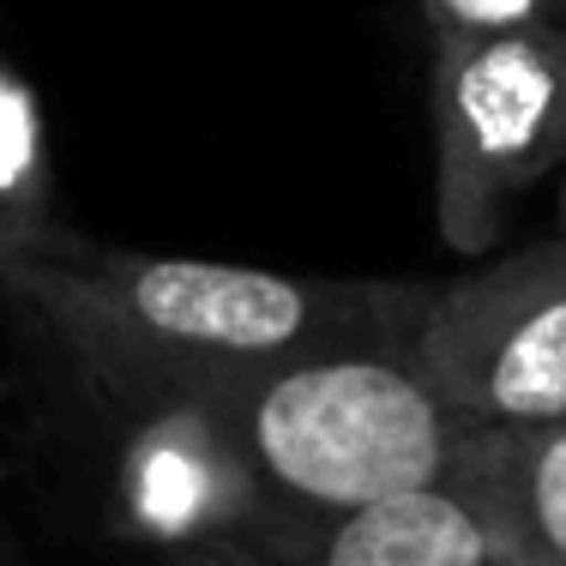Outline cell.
Wrapping results in <instances>:
<instances>
[{
	"label": "cell",
	"instance_id": "obj_6",
	"mask_svg": "<svg viewBox=\"0 0 566 566\" xmlns=\"http://www.w3.org/2000/svg\"><path fill=\"white\" fill-rule=\"evenodd\" d=\"M447 482L482 512L512 566H566V416L464 428Z\"/></svg>",
	"mask_w": 566,
	"mask_h": 566
},
{
	"label": "cell",
	"instance_id": "obj_3",
	"mask_svg": "<svg viewBox=\"0 0 566 566\" xmlns=\"http://www.w3.org/2000/svg\"><path fill=\"white\" fill-rule=\"evenodd\" d=\"M97 428V501L164 566H295L314 518L277 501L199 392H78Z\"/></svg>",
	"mask_w": 566,
	"mask_h": 566
},
{
	"label": "cell",
	"instance_id": "obj_2",
	"mask_svg": "<svg viewBox=\"0 0 566 566\" xmlns=\"http://www.w3.org/2000/svg\"><path fill=\"white\" fill-rule=\"evenodd\" d=\"M223 416L277 501L307 518L356 512L452 476L464 422L434 398L410 344H356L187 386Z\"/></svg>",
	"mask_w": 566,
	"mask_h": 566
},
{
	"label": "cell",
	"instance_id": "obj_5",
	"mask_svg": "<svg viewBox=\"0 0 566 566\" xmlns=\"http://www.w3.org/2000/svg\"><path fill=\"white\" fill-rule=\"evenodd\" d=\"M410 356L464 428L566 416V235H531L434 277Z\"/></svg>",
	"mask_w": 566,
	"mask_h": 566
},
{
	"label": "cell",
	"instance_id": "obj_8",
	"mask_svg": "<svg viewBox=\"0 0 566 566\" xmlns=\"http://www.w3.org/2000/svg\"><path fill=\"white\" fill-rule=\"evenodd\" d=\"M55 218V145L36 85L0 55V248Z\"/></svg>",
	"mask_w": 566,
	"mask_h": 566
},
{
	"label": "cell",
	"instance_id": "obj_4",
	"mask_svg": "<svg viewBox=\"0 0 566 566\" xmlns=\"http://www.w3.org/2000/svg\"><path fill=\"white\" fill-rule=\"evenodd\" d=\"M434 229L452 253H494L518 206L566 157V24L428 36Z\"/></svg>",
	"mask_w": 566,
	"mask_h": 566
},
{
	"label": "cell",
	"instance_id": "obj_1",
	"mask_svg": "<svg viewBox=\"0 0 566 566\" xmlns=\"http://www.w3.org/2000/svg\"><path fill=\"white\" fill-rule=\"evenodd\" d=\"M434 277H307L49 223L0 248V307L78 392H187L272 361L410 344Z\"/></svg>",
	"mask_w": 566,
	"mask_h": 566
},
{
	"label": "cell",
	"instance_id": "obj_11",
	"mask_svg": "<svg viewBox=\"0 0 566 566\" xmlns=\"http://www.w3.org/2000/svg\"><path fill=\"white\" fill-rule=\"evenodd\" d=\"M555 19H560V24H566V0H560V7H555Z\"/></svg>",
	"mask_w": 566,
	"mask_h": 566
},
{
	"label": "cell",
	"instance_id": "obj_7",
	"mask_svg": "<svg viewBox=\"0 0 566 566\" xmlns=\"http://www.w3.org/2000/svg\"><path fill=\"white\" fill-rule=\"evenodd\" d=\"M295 566H512L482 512L452 489L386 494L356 512L314 518Z\"/></svg>",
	"mask_w": 566,
	"mask_h": 566
},
{
	"label": "cell",
	"instance_id": "obj_10",
	"mask_svg": "<svg viewBox=\"0 0 566 566\" xmlns=\"http://www.w3.org/2000/svg\"><path fill=\"white\" fill-rule=\"evenodd\" d=\"M548 193H555V218H548V235H566V157H560L555 181H548Z\"/></svg>",
	"mask_w": 566,
	"mask_h": 566
},
{
	"label": "cell",
	"instance_id": "obj_9",
	"mask_svg": "<svg viewBox=\"0 0 566 566\" xmlns=\"http://www.w3.org/2000/svg\"><path fill=\"white\" fill-rule=\"evenodd\" d=\"M560 0H422L428 36H489V31H524L548 24Z\"/></svg>",
	"mask_w": 566,
	"mask_h": 566
}]
</instances>
